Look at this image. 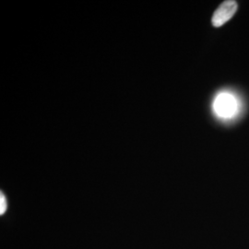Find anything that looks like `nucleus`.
Segmentation results:
<instances>
[{"label":"nucleus","mask_w":249,"mask_h":249,"mask_svg":"<svg viewBox=\"0 0 249 249\" xmlns=\"http://www.w3.org/2000/svg\"><path fill=\"white\" fill-rule=\"evenodd\" d=\"M213 109L217 116L223 118H230L234 116L237 111V103L231 93L221 92L215 98Z\"/></svg>","instance_id":"f257e3e1"},{"label":"nucleus","mask_w":249,"mask_h":249,"mask_svg":"<svg viewBox=\"0 0 249 249\" xmlns=\"http://www.w3.org/2000/svg\"><path fill=\"white\" fill-rule=\"evenodd\" d=\"M238 8L237 2L233 0H227L223 2L220 7L215 10L213 16V25L214 27L223 26L224 23L229 21L235 14Z\"/></svg>","instance_id":"f03ea898"},{"label":"nucleus","mask_w":249,"mask_h":249,"mask_svg":"<svg viewBox=\"0 0 249 249\" xmlns=\"http://www.w3.org/2000/svg\"><path fill=\"white\" fill-rule=\"evenodd\" d=\"M7 210V200L6 197L3 195V193H1L0 195V214L5 213Z\"/></svg>","instance_id":"7ed1b4c3"}]
</instances>
